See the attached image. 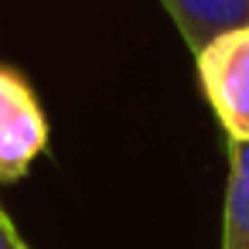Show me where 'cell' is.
<instances>
[{
  "label": "cell",
  "instance_id": "1",
  "mask_svg": "<svg viewBox=\"0 0 249 249\" xmlns=\"http://www.w3.org/2000/svg\"><path fill=\"white\" fill-rule=\"evenodd\" d=\"M201 92L229 143H249V24L215 35L195 52Z\"/></svg>",
  "mask_w": 249,
  "mask_h": 249
},
{
  "label": "cell",
  "instance_id": "2",
  "mask_svg": "<svg viewBox=\"0 0 249 249\" xmlns=\"http://www.w3.org/2000/svg\"><path fill=\"white\" fill-rule=\"evenodd\" d=\"M48 147L45 113L14 69L0 65V184L18 181Z\"/></svg>",
  "mask_w": 249,
  "mask_h": 249
},
{
  "label": "cell",
  "instance_id": "3",
  "mask_svg": "<svg viewBox=\"0 0 249 249\" xmlns=\"http://www.w3.org/2000/svg\"><path fill=\"white\" fill-rule=\"evenodd\" d=\"M160 4L178 24L191 55L201 52L215 35L249 24V0H160Z\"/></svg>",
  "mask_w": 249,
  "mask_h": 249
},
{
  "label": "cell",
  "instance_id": "4",
  "mask_svg": "<svg viewBox=\"0 0 249 249\" xmlns=\"http://www.w3.org/2000/svg\"><path fill=\"white\" fill-rule=\"evenodd\" d=\"M222 249H249V143H229Z\"/></svg>",
  "mask_w": 249,
  "mask_h": 249
},
{
  "label": "cell",
  "instance_id": "5",
  "mask_svg": "<svg viewBox=\"0 0 249 249\" xmlns=\"http://www.w3.org/2000/svg\"><path fill=\"white\" fill-rule=\"evenodd\" d=\"M0 249H28V242L21 239V232L14 229V222L7 218L4 208H0Z\"/></svg>",
  "mask_w": 249,
  "mask_h": 249
}]
</instances>
